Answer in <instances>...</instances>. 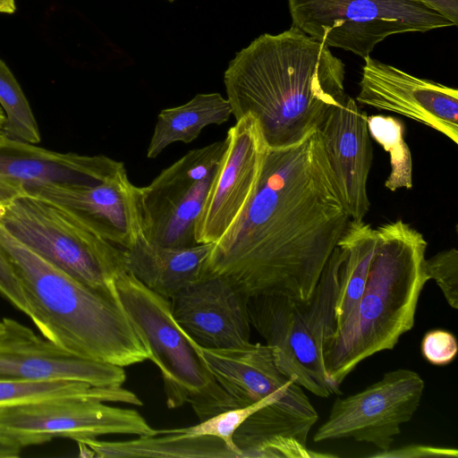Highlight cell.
Instances as JSON below:
<instances>
[{
	"label": "cell",
	"mask_w": 458,
	"mask_h": 458,
	"mask_svg": "<svg viewBox=\"0 0 458 458\" xmlns=\"http://www.w3.org/2000/svg\"><path fill=\"white\" fill-rule=\"evenodd\" d=\"M377 242L363 294L353 313L327 336L323 360L340 394L345 377L371 355L392 350L410 331L427 283V242L402 219L375 228Z\"/></svg>",
	"instance_id": "obj_4"
},
{
	"label": "cell",
	"mask_w": 458,
	"mask_h": 458,
	"mask_svg": "<svg viewBox=\"0 0 458 458\" xmlns=\"http://www.w3.org/2000/svg\"><path fill=\"white\" fill-rule=\"evenodd\" d=\"M117 300L159 369L166 405L191 404L199 421L237 405L216 382L195 341L174 319L170 300L125 271L114 281Z\"/></svg>",
	"instance_id": "obj_6"
},
{
	"label": "cell",
	"mask_w": 458,
	"mask_h": 458,
	"mask_svg": "<svg viewBox=\"0 0 458 458\" xmlns=\"http://www.w3.org/2000/svg\"><path fill=\"white\" fill-rule=\"evenodd\" d=\"M0 379L70 380L95 386H122L123 367L75 356L12 318L0 328Z\"/></svg>",
	"instance_id": "obj_15"
},
{
	"label": "cell",
	"mask_w": 458,
	"mask_h": 458,
	"mask_svg": "<svg viewBox=\"0 0 458 458\" xmlns=\"http://www.w3.org/2000/svg\"><path fill=\"white\" fill-rule=\"evenodd\" d=\"M134 409L89 396L50 398L0 407V440L21 450L55 438L79 441L105 435L155 436Z\"/></svg>",
	"instance_id": "obj_9"
},
{
	"label": "cell",
	"mask_w": 458,
	"mask_h": 458,
	"mask_svg": "<svg viewBox=\"0 0 458 458\" xmlns=\"http://www.w3.org/2000/svg\"><path fill=\"white\" fill-rule=\"evenodd\" d=\"M225 140L188 151L140 187L147 239L167 247H191L196 225L218 171Z\"/></svg>",
	"instance_id": "obj_10"
},
{
	"label": "cell",
	"mask_w": 458,
	"mask_h": 458,
	"mask_svg": "<svg viewBox=\"0 0 458 458\" xmlns=\"http://www.w3.org/2000/svg\"><path fill=\"white\" fill-rule=\"evenodd\" d=\"M213 243L167 247L141 236L125 249L126 267L140 283L170 300L188 285L209 275L208 259Z\"/></svg>",
	"instance_id": "obj_20"
},
{
	"label": "cell",
	"mask_w": 458,
	"mask_h": 458,
	"mask_svg": "<svg viewBox=\"0 0 458 458\" xmlns=\"http://www.w3.org/2000/svg\"><path fill=\"white\" fill-rule=\"evenodd\" d=\"M16 12V0H0V13L13 14Z\"/></svg>",
	"instance_id": "obj_34"
},
{
	"label": "cell",
	"mask_w": 458,
	"mask_h": 458,
	"mask_svg": "<svg viewBox=\"0 0 458 458\" xmlns=\"http://www.w3.org/2000/svg\"><path fill=\"white\" fill-rule=\"evenodd\" d=\"M23 196L47 201L82 225L123 249L145 235L140 187L133 185L126 168L92 186L38 185Z\"/></svg>",
	"instance_id": "obj_13"
},
{
	"label": "cell",
	"mask_w": 458,
	"mask_h": 458,
	"mask_svg": "<svg viewBox=\"0 0 458 458\" xmlns=\"http://www.w3.org/2000/svg\"><path fill=\"white\" fill-rule=\"evenodd\" d=\"M0 294L27 317L30 308L12 265L0 250Z\"/></svg>",
	"instance_id": "obj_30"
},
{
	"label": "cell",
	"mask_w": 458,
	"mask_h": 458,
	"mask_svg": "<svg viewBox=\"0 0 458 458\" xmlns=\"http://www.w3.org/2000/svg\"><path fill=\"white\" fill-rule=\"evenodd\" d=\"M376 242V232L369 224L351 220L337 243L341 263L335 307V330L350 318L360 302Z\"/></svg>",
	"instance_id": "obj_23"
},
{
	"label": "cell",
	"mask_w": 458,
	"mask_h": 458,
	"mask_svg": "<svg viewBox=\"0 0 458 458\" xmlns=\"http://www.w3.org/2000/svg\"><path fill=\"white\" fill-rule=\"evenodd\" d=\"M350 221L315 129L296 144L267 148L254 194L213 243L208 271L248 297L310 301Z\"/></svg>",
	"instance_id": "obj_1"
},
{
	"label": "cell",
	"mask_w": 458,
	"mask_h": 458,
	"mask_svg": "<svg viewBox=\"0 0 458 458\" xmlns=\"http://www.w3.org/2000/svg\"><path fill=\"white\" fill-rule=\"evenodd\" d=\"M231 115V105L220 93H200L185 104L163 109L157 115L147 157L156 158L172 143H190L205 127L220 125Z\"/></svg>",
	"instance_id": "obj_22"
},
{
	"label": "cell",
	"mask_w": 458,
	"mask_h": 458,
	"mask_svg": "<svg viewBox=\"0 0 458 458\" xmlns=\"http://www.w3.org/2000/svg\"><path fill=\"white\" fill-rule=\"evenodd\" d=\"M225 149L196 225V242L214 243L239 219L257 188L268 148L258 120L246 114L228 131Z\"/></svg>",
	"instance_id": "obj_12"
},
{
	"label": "cell",
	"mask_w": 458,
	"mask_h": 458,
	"mask_svg": "<svg viewBox=\"0 0 458 458\" xmlns=\"http://www.w3.org/2000/svg\"><path fill=\"white\" fill-rule=\"evenodd\" d=\"M458 352L455 336L444 329L427 332L421 342L423 357L431 364L445 366L454 360Z\"/></svg>",
	"instance_id": "obj_29"
},
{
	"label": "cell",
	"mask_w": 458,
	"mask_h": 458,
	"mask_svg": "<svg viewBox=\"0 0 458 458\" xmlns=\"http://www.w3.org/2000/svg\"><path fill=\"white\" fill-rule=\"evenodd\" d=\"M367 114L348 95L324 115L317 130L342 200L352 221H363L370 202L368 177L373 148Z\"/></svg>",
	"instance_id": "obj_18"
},
{
	"label": "cell",
	"mask_w": 458,
	"mask_h": 458,
	"mask_svg": "<svg viewBox=\"0 0 458 458\" xmlns=\"http://www.w3.org/2000/svg\"><path fill=\"white\" fill-rule=\"evenodd\" d=\"M0 106L5 121L3 135L31 144L40 141V133L30 103L8 65L0 59Z\"/></svg>",
	"instance_id": "obj_27"
},
{
	"label": "cell",
	"mask_w": 458,
	"mask_h": 458,
	"mask_svg": "<svg viewBox=\"0 0 458 458\" xmlns=\"http://www.w3.org/2000/svg\"><path fill=\"white\" fill-rule=\"evenodd\" d=\"M0 250L12 265L40 335L82 359L127 367L150 353L118 300L40 258L0 224Z\"/></svg>",
	"instance_id": "obj_3"
},
{
	"label": "cell",
	"mask_w": 458,
	"mask_h": 458,
	"mask_svg": "<svg viewBox=\"0 0 458 458\" xmlns=\"http://www.w3.org/2000/svg\"><path fill=\"white\" fill-rule=\"evenodd\" d=\"M370 137L390 155L391 172L385 186L395 191L399 188L412 187L411 155L406 144L403 123L394 117L382 114L367 117Z\"/></svg>",
	"instance_id": "obj_26"
},
{
	"label": "cell",
	"mask_w": 458,
	"mask_h": 458,
	"mask_svg": "<svg viewBox=\"0 0 458 458\" xmlns=\"http://www.w3.org/2000/svg\"><path fill=\"white\" fill-rule=\"evenodd\" d=\"M166 1L173 3V2H174L175 0H166Z\"/></svg>",
	"instance_id": "obj_37"
},
{
	"label": "cell",
	"mask_w": 458,
	"mask_h": 458,
	"mask_svg": "<svg viewBox=\"0 0 458 458\" xmlns=\"http://www.w3.org/2000/svg\"><path fill=\"white\" fill-rule=\"evenodd\" d=\"M345 66L325 44L292 26L265 33L237 52L224 74L235 121L252 114L267 144H296L340 105Z\"/></svg>",
	"instance_id": "obj_2"
},
{
	"label": "cell",
	"mask_w": 458,
	"mask_h": 458,
	"mask_svg": "<svg viewBox=\"0 0 458 458\" xmlns=\"http://www.w3.org/2000/svg\"><path fill=\"white\" fill-rule=\"evenodd\" d=\"M2 327V318H0V328Z\"/></svg>",
	"instance_id": "obj_36"
},
{
	"label": "cell",
	"mask_w": 458,
	"mask_h": 458,
	"mask_svg": "<svg viewBox=\"0 0 458 458\" xmlns=\"http://www.w3.org/2000/svg\"><path fill=\"white\" fill-rule=\"evenodd\" d=\"M423 390L424 380L413 370L386 372L362 391L336 398L313 441L352 438L372 444L380 451L388 450L401 426L418 410Z\"/></svg>",
	"instance_id": "obj_11"
},
{
	"label": "cell",
	"mask_w": 458,
	"mask_h": 458,
	"mask_svg": "<svg viewBox=\"0 0 458 458\" xmlns=\"http://www.w3.org/2000/svg\"><path fill=\"white\" fill-rule=\"evenodd\" d=\"M340 263L336 245L310 301L255 295L247 303L250 325L266 340L277 368L319 397L336 394L325 369L323 345L335 330Z\"/></svg>",
	"instance_id": "obj_5"
},
{
	"label": "cell",
	"mask_w": 458,
	"mask_h": 458,
	"mask_svg": "<svg viewBox=\"0 0 458 458\" xmlns=\"http://www.w3.org/2000/svg\"><path fill=\"white\" fill-rule=\"evenodd\" d=\"M425 274L433 279L442 291L448 305L458 309V251L455 248L437 253L425 259Z\"/></svg>",
	"instance_id": "obj_28"
},
{
	"label": "cell",
	"mask_w": 458,
	"mask_h": 458,
	"mask_svg": "<svg viewBox=\"0 0 458 458\" xmlns=\"http://www.w3.org/2000/svg\"><path fill=\"white\" fill-rule=\"evenodd\" d=\"M216 382L237 407L254 403L293 382L276 365L267 344L208 348L194 344Z\"/></svg>",
	"instance_id": "obj_19"
},
{
	"label": "cell",
	"mask_w": 458,
	"mask_h": 458,
	"mask_svg": "<svg viewBox=\"0 0 458 458\" xmlns=\"http://www.w3.org/2000/svg\"><path fill=\"white\" fill-rule=\"evenodd\" d=\"M248 299L229 279L209 274L170 299L178 325L200 346L235 348L250 343Z\"/></svg>",
	"instance_id": "obj_17"
},
{
	"label": "cell",
	"mask_w": 458,
	"mask_h": 458,
	"mask_svg": "<svg viewBox=\"0 0 458 458\" xmlns=\"http://www.w3.org/2000/svg\"><path fill=\"white\" fill-rule=\"evenodd\" d=\"M458 456L457 449L435 447L426 445H408L396 449L380 451L369 457L377 458H422V457H454Z\"/></svg>",
	"instance_id": "obj_31"
},
{
	"label": "cell",
	"mask_w": 458,
	"mask_h": 458,
	"mask_svg": "<svg viewBox=\"0 0 458 458\" xmlns=\"http://www.w3.org/2000/svg\"><path fill=\"white\" fill-rule=\"evenodd\" d=\"M364 61L356 98L360 104L406 116L458 142L456 89L418 78L370 56Z\"/></svg>",
	"instance_id": "obj_14"
},
{
	"label": "cell",
	"mask_w": 458,
	"mask_h": 458,
	"mask_svg": "<svg viewBox=\"0 0 458 458\" xmlns=\"http://www.w3.org/2000/svg\"><path fill=\"white\" fill-rule=\"evenodd\" d=\"M0 224L47 262L117 300L115 278L128 271L125 249L88 229L60 208L30 196L0 204Z\"/></svg>",
	"instance_id": "obj_7"
},
{
	"label": "cell",
	"mask_w": 458,
	"mask_h": 458,
	"mask_svg": "<svg viewBox=\"0 0 458 458\" xmlns=\"http://www.w3.org/2000/svg\"><path fill=\"white\" fill-rule=\"evenodd\" d=\"M293 26L361 58L386 38L456 26L412 0H287Z\"/></svg>",
	"instance_id": "obj_8"
},
{
	"label": "cell",
	"mask_w": 458,
	"mask_h": 458,
	"mask_svg": "<svg viewBox=\"0 0 458 458\" xmlns=\"http://www.w3.org/2000/svg\"><path fill=\"white\" fill-rule=\"evenodd\" d=\"M72 396H89L105 403H140V399L134 393L122 386H95L70 380L0 379V407Z\"/></svg>",
	"instance_id": "obj_24"
},
{
	"label": "cell",
	"mask_w": 458,
	"mask_h": 458,
	"mask_svg": "<svg viewBox=\"0 0 458 458\" xmlns=\"http://www.w3.org/2000/svg\"><path fill=\"white\" fill-rule=\"evenodd\" d=\"M21 450L0 440V458H17Z\"/></svg>",
	"instance_id": "obj_33"
},
{
	"label": "cell",
	"mask_w": 458,
	"mask_h": 458,
	"mask_svg": "<svg viewBox=\"0 0 458 458\" xmlns=\"http://www.w3.org/2000/svg\"><path fill=\"white\" fill-rule=\"evenodd\" d=\"M125 168L104 155L59 153L0 136V204L38 185L92 186Z\"/></svg>",
	"instance_id": "obj_16"
},
{
	"label": "cell",
	"mask_w": 458,
	"mask_h": 458,
	"mask_svg": "<svg viewBox=\"0 0 458 458\" xmlns=\"http://www.w3.org/2000/svg\"><path fill=\"white\" fill-rule=\"evenodd\" d=\"M76 443L80 455L87 457L238 458L216 437H191L181 433L140 436L118 442L89 438Z\"/></svg>",
	"instance_id": "obj_21"
},
{
	"label": "cell",
	"mask_w": 458,
	"mask_h": 458,
	"mask_svg": "<svg viewBox=\"0 0 458 458\" xmlns=\"http://www.w3.org/2000/svg\"><path fill=\"white\" fill-rule=\"evenodd\" d=\"M301 391H303L302 387L294 382H291L283 388L250 405L224 411L191 427L158 429V434L181 433L191 437L208 436L216 437L234 452L238 458H241L240 452L233 442V435L240 426L259 409Z\"/></svg>",
	"instance_id": "obj_25"
},
{
	"label": "cell",
	"mask_w": 458,
	"mask_h": 458,
	"mask_svg": "<svg viewBox=\"0 0 458 458\" xmlns=\"http://www.w3.org/2000/svg\"><path fill=\"white\" fill-rule=\"evenodd\" d=\"M4 121H5V115H4V113L2 109V107L0 106V136L3 135Z\"/></svg>",
	"instance_id": "obj_35"
},
{
	"label": "cell",
	"mask_w": 458,
	"mask_h": 458,
	"mask_svg": "<svg viewBox=\"0 0 458 458\" xmlns=\"http://www.w3.org/2000/svg\"><path fill=\"white\" fill-rule=\"evenodd\" d=\"M439 13L455 25L458 24V0H412Z\"/></svg>",
	"instance_id": "obj_32"
}]
</instances>
